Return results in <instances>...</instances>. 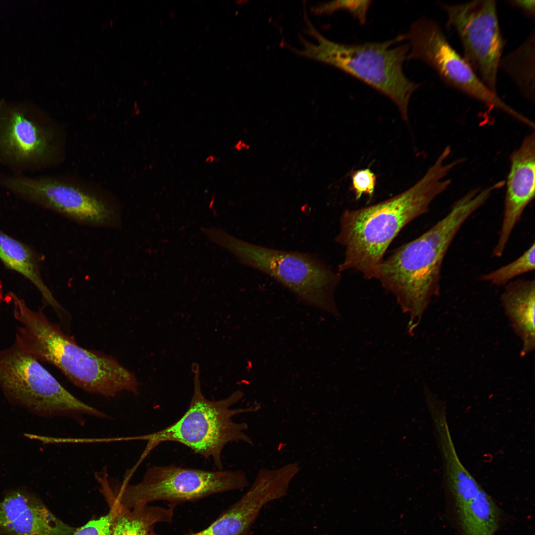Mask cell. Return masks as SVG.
<instances>
[{
	"mask_svg": "<svg viewBox=\"0 0 535 535\" xmlns=\"http://www.w3.org/2000/svg\"><path fill=\"white\" fill-rule=\"evenodd\" d=\"M6 301L20 323L14 342L38 361L54 366L72 384L91 393L107 397L123 391L138 393L135 375L115 358L81 347L43 309H32L15 293H8Z\"/></svg>",
	"mask_w": 535,
	"mask_h": 535,
	"instance_id": "obj_3",
	"label": "cell"
},
{
	"mask_svg": "<svg viewBox=\"0 0 535 535\" xmlns=\"http://www.w3.org/2000/svg\"><path fill=\"white\" fill-rule=\"evenodd\" d=\"M112 520V512L109 509L107 514L77 528L73 535H111Z\"/></svg>",
	"mask_w": 535,
	"mask_h": 535,
	"instance_id": "obj_24",
	"label": "cell"
},
{
	"mask_svg": "<svg viewBox=\"0 0 535 535\" xmlns=\"http://www.w3.org/2000/svg\"><path fill=\"white\" fill-rule=\"evenodd\" d=\"M535 49L533 28L522 43L502 56L499 63V69L515 84L522 95L533 103L535 99Z\"/></svg>",
	"mask_w": 535,
	"mask_h": 535,
	"instance_id": "obj_19",
	"label": "cell"
},
{
	"mask_svg": "<svg viewBox=\"0 0 535 535\" xmlns=\"http://www.w3.org/2000/svg\"><path fill=\"white\" fill-rule=\"evenodd\" d=\"M0 187L28 203L80 224L110 228L121 225V213L110 197L56 176L0 174Z\"/></svg>",
	"mask_w": 535,
	"mask_h": 535,
	"instance_id": "obj_9",
	"label": "cell"
},
{
	"mask_svg": "<svg viewBox=\"0 0 535 535\" xmlns=\"http://www.w3.org/2000/svg\"><path fill=\"white\" fill-rule=\"evenodd\" d=\"M507 3L512 7L520 11L527 17L534 20L535 17V0H510L507 1Z\"/></svg>",
	"mask_w": 535,
	"mask_h": 535,
	"instance_id": "obj_25",
	"label": "cell"
},
{
	"mask_svg": "<svg viewBox=\"0 0 535 535\" xmlns=\"http://www.w3.org/2000/svg\"><path fill=\"white\" fill-rule=\"evenodd\" d=\"M446 25L456 32L464 56L480 79L497 93L498 72L506 41L498 19L496 0L462 3L438 2Z\"/></svg>",
	"mask_w": 535,
	"mask_h": 535,
	"instance_id": "obj_12",
	"label": "cell"
},
{
	"mask_svg": "<svg viewBox=\"0 0 535 535\" xmlns=\"http://www.w3.org/2000/svg\"><path fill=\"white\" fill-rule=\"evenodd\" d=\"M510 169L505 182L503 214L492 257L504 254L512 233L535 195V138L533 132L523 140L510 157Z\"/></svg>",
	"mask_w": 535,
	"mask_h": 535,
	"instance_id": "obj_14",
	"label": "cell"
},
{
	"mask_svg": "<svg viewBox=\"0 0 535 535\" xmlns=\"http://www.w3.org/2000/svg\"><path fill=\"white\" fill-rule=\"evenodd\" d=\"M58 127L32 103L0 101V164L9 172L31 174L56 163Z\"/></svg>",
	"mask_w": 535,
	"mask_h": 535,
	"instance_id": "obj_10",
	"label": "cell"
},
{
	"mask_svg": "<svg viewBox=\"0 0 535 535\" xmlns=\"http://www.w3.org/2000/svg\"><path fill=\"white\" fill-rule=\"evenodd\" d=\"M372 2L370 0H334L322 4L318 8V11L329 13L338 10H344L356 19L361 25H364Z\"/></svg>",
	"mask_w": 535,
	"mask_h": 535,
	"instance_id": "obj_22",
	"label": "cell"
},
{
	"mask_svg": "<svg viewBox=\"0 0 535 535\" xmlns=\"http://www.w3.org/2000/svg\"><path fill=\"white\" fill-rule=\"evenodd\" d=\"M215 160L216 158L214 155H210L206 158L205 161L206 163L211 164L214 163Z\"/></svg>",
	"mask_w": 535,
	"mask_h": 535,
	"instance_id": "obj_26",
	"label": "cell"
},
{
	"mask_svg": "<svg viewBox=\"0 0 535 535\" xmlns=\"http://www.w3.org/2000/svg\"><path fill=\"white\" fill-rule=\"evenodd\" d=\"M95 478L112 512L111 535H148L155 524L172 523L173 508L147 505L128 509L116 500L106 471L96 473Z\"/></svg>",
	"mask_w": 535,
	"mask_h": 535,
	"instance_id": "obj_16",
	"label": "cell"
},
{
	"mask_svg": "<svg viewBox=\"0 0 535 535\" xmlns=\"http://www.w3.org/2000/svg\"><path fill=\"white\" fill-rule=\"evenodd\" d=\"M0 389L9 401L41 416L108 418L73 395L14 342L0 350Z\"/></svg>",
	"mask_w": 535,
	"mask_h": 535,
	"instance_id": "obj_7",
	"label": "cell"
},
{
	"mask_svg": "<svg viewBox=\"0 0 535 535\" xmlns=\"http://www.w3.org/2000/svg\"><path fill=\"white\" fill-rule=\"evenodd\" d=\"M202 229L211 242L228 251L241 264L273 278L302 301L340 316L334 293L340 275L317 256L250 243L221 228Z\"/></svg>",
	"mask_w": 535,
	"mask_h": 535,
	"instance_id": "obj_4",
	"label": "cell"
},
{
	"mask_svg": "<svg viewBox=\"0 0 535 535\" xmlns=\"http://www.w3.org/2000/svg\"><path fill=\"white\" fill-rule=\"evenodd\" d=\"M246 147V145L241 141H238L234 146V148L237 150H240Z\"/></svg>",
	"mask_w": 535,
	"mask_h": 535,
	"instance_id": "obj_27",
	"label": "cell"
},
{
	"mask_svg": "<svg viewBox=\"0 0 535 535\" xmlns=\"http://www.w3.org/2000/svg\"><path fill=\"white\" fill-rule=\"evenodd\" d=\"M109 481L116 500L130 509L157 501H167L174 509L180 504L248 485L241 471H207L174 465L149 467L142 480L134 484L125 480Z\"/></svg>",
	"mask_w": 535,
	"mask_h": 535,
	"instance_id": "obj_8",
	"label": "cell"
},
{
	"mask_svg": "<svg viewBox=\"0 0 535 535\" xmlns=\"http://www.w3.org/2000/svg\"><path fill=\"white\" fill-rule=\"evenodd\" d=\"M535 245L530 247L515 261L482 275L481 280L496 286H505L520 275L533 271L535 268Z\"/></svg>",
	"mask_w": 535,
	"mask_h": 535,
	"instance_id": "obj_21",
	"label": "cell"
},
{
	"mask_svg": "<svg viewBox=\"0 0 535 535\" xmlns=\"http://www.w3.org/2000/svg\"><path fill=\"white\" fill-rule=\"evenodd\" d=\"M407 60L421 61L431 68L447 86L491 108L501 110L524 123L526 117L490 90L463 56L452 46L440 25L422 17L413 21L406 34Z\"/></svg>",
	"mask_w": 535,
	"mask_h": 535,
	"instance_id": "obj_11",
	"label": "cell"
},
{
	"mask_svg": "<svg viewBox=\"0 0 535 535\" xmlns=\"http://www.w3.org/2000/svg\"><path fill=\"white\" fill-rule=\"evenodd\" d=\"M443 469L444 489L449 518L460 535H494L503 512L463 465L452 436L437 440Z\"/></svg>",
	"mask_w": 535,
	"mask_h": 535,
	"instance_id": "obj_13",
	"label": "cell"
},
{
	"mask_svg": "<svg viewBox=\"0 0 535 535\" xmlns=\"http://www.w3.org/2000/svg\"><path fill=\"white\" fill-rule=\"evenodd\" d=\"M317 46L305 54L331 64L362 81L390 99L405 121L411 96L421 84L409 79L403 69L409 52L405 34L382 42L340 44L320 36Z\"/></svg>",
	"mask_w": 535,
	"mask_h": 535,
	"instance_id": "obj_6",
	"label": "cell"
},
{
	"mask_svg": "<svg viewBox=\"0 0 535 535\" xmlns=\"http://www.w3.org/2000/svg\"><path fill=\"white\" fill-rule=\"evenodd\" d=\"M451 154L444 149L417 183L393 197L341 214L335 242L345 250L338 271L354 270L367 279H375L385 252L400 231L428 212L431 202L451 183L449 172L460 164L447 162Z\"/></svg>",
	"mask_w": 535,
	"mask_h": 535,
	"instance_id": "obj_1",
	"label": "cell"
},
{
	"mask_svg": "<svg viewBox=\"0 0 535 535\" xmlns=\"http://www.w3.org/2000/svg\"><path fill=\"white\" fill-rule=\"evenodd\" d=\"M259 515L256 504L242 496L205 529L182 535H248Z\"/></svg>",
	"mask_w": 535,
	"mask_h": 535,
	"instance_id": "obj_20",
	"label": "cell"
},
{
	"mask_svg": "<svg viewBox=\"0 0 535 535\" xmlns=\"http://www.w3.org/2000/svg\"><path fill=\"white\" fill-rule=\"evenodd\" d=\"M351 179L352 189L356 200L359 199L363 195L372 198L376 181V175L369 168L355 171L352 175Z\"/></svg>",
	"mask_w": 535,
	"mask_h": 535,
	"instance_id": "obj_23",
	"label": "cell"
},
{
	"mask_svg": "<svg viewBox=\"0 0 535 535\" xmlns=\"http://www.w3.org/2000/svg\"><path fill=\"white\" fill-rule=\"evenodd\" d=\"M191 369L194 389L187 410L172 425L137 437L148 441L141 459L161 443L175 442L188 447L206 459H212L218 470H222V451L227 443L243 441L253 444L251 439L244 432L248 428L247 424L235 423L232 417L241 413L256 412L261 407L257 404L245 408L231 409V407L244 396L240 390L221 400L208 399L201 390L199 364L193 363Z\"/></svg>",
	"mask_w": 535,
	"mask_h": 535,
	"instance_id": "obj_5",
	"label": "cell"
},
{
	"mask_svg": "<svg viewBox=\"0 0 535 535\" xmlns=\"http://www.w3.org/2000/svg\"><path fill=\"white\" fill-rule=\"evenodd\" d=\"M502 305L516 333L522 341V356L535 348V281L519 279L505 286Z\"/></svg>",
	"mask_w": 535,
	"mask_h": 535,
	"instance_id": "obj_18",
	"label": "cell"
},
{
	"mask_svg": "<svg viewBox=\"0 0 535 535\" xmlns=\"http://www.w3.org/2000/svg\"><path fill=\"white\" fill-rule=\"evenodd\" d=\"M76 528L30 492L13 491L0 502V535H73Z\"/></svg>",
	"mask_w": 535,
	"mask_h": 535,
	"instance_id": "obj_15",
	"label": "cell"
},
{
	"mask_svg": "<svg viewBox=\"0 0 535 535\" xmlns=\"http://www.w3.org/2000/svg\"><path fill=\"white\" fill-rule=\"evenodd\" d=\"M0 261L8 269L28 279L38 290L44 301L55 312L60 321L68 312L55 298L41 274L40 258L30 246L0 229Z\"/></svg>",
	"mask_w": 535,
	"mask_h": 535,
	"instance_id": "obj_17",
	"label": "cell"
},
{
	"mask_svg": "<svg viewBox=\"0 0 535 535\" xmlns=\"http://www.w3.org/2000/svg\"><path fill=\"white\" fill-rule=\"evenodd\" d=\"M489 197L485 189L469 191L430 229L399 247L379 265L375 279L395 296L403 312L409 313L408 332L418 325L431 298L439 294L442 264L455 237Z\"/></svg>",
	"mask_w": 535,
	"mask_h": 535,
	"instance_id": "obj_2",
	"label": "cell"
}]
</instances>
